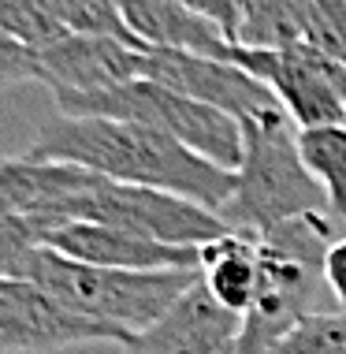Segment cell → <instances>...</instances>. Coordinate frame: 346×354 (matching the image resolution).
<instances>
[{
    "label": "cell",
    "mask_w": 346,
    "mask_h": 354,
    "mask_svg": "<svg viewBox=\"0 0 346 354\" xmlns=\"http://www.w3.org/2000/svg\"><path fill=\"white\" fill-rule=\"evenodd\" d=\"M23 280L41 283L56 302L86 321L123 332H142L171 310V302L198 280V272H127L101 269L37 246L23 269Z\"/></svg>",
    "instance_id": "obj_4"
},
{
    "label": "cell",
    "mask_w": 346,
    "mask_h": 354,
    "mask_svg": "<svg viewBox=\"0 0 346 354\" xmlns=\"http://www.w3.org/2000/svg\"><path fill=\"white\" fill-rule=\"evenodd\" d=\"M30 153L82 165L127 187L164 190V194L198 202L213 213H220L235 194V171L205 160L201 153L175 142L164 131H153L146 123H131V120L60 116L49 127H41Z\"/></svg>",
    "instance_id": "obj_1"
},
{
    "label": "cell",
    "mask_w": 346,
    "mask_h": 354,
    "mask_svg": "<svg viewBox=\"0 0 346 354\" xmlns=\"http://www.w3.org/2000/svg\"><path fill=\"white\" fill-rule=\"evenodd\" d=\"M123 332L86 321L34 280H0V354H41L82 343H123Z\"/></svg>",
    "instance_id": "obj_8"
},
{
    "label": "cell",
    "mask_w": 346,
    "mask_h": 354,
    "mask_svg": "<svg viewBox=\"0 0 346 354\" xmlns=\"http://www.w3.org/2000/svg\"><path fill=\"white\" fill-rule=\"evenodd\" d=\"M60 116L86 120V116H101V120H131V123H146L153 131H164L182 146H190L201 153L205 160L238 171L242 165V123L220 109H209L201 101H190L182 93L168 90L160 82L149 79H134L112 90L97 93H52Z\"/></svg>",
    "instance_id": "obj_5"
},
{
    "label": "cell",
    "mask_w": 346,
    "mask_h": 354,
    "mask_svg": "<svg viewBox=\"0 0 346 354\" xmlns=\"http://www.w3.org/2000/svg\"><path fill=\"white\" fill-rule=\"evenodd\" d=\"M182 4L190 12H198L201 19H209L231 45H238V34H242L246 19L253 15L257 0H182Z\"/></svg>",
    "instance_id": "obj_21"
},
{
    "label": "cell",
    "mask_w": 346,
    "mask_h": 354,
    "mask_svg": "<svg viewBox=\"0 0 346 354\" xmlns=\"http://www.w3.org/2000/svg\"><path fill=\"white\" fill-rule=\"evenodd\" d=\"M335 246L331 216L313 213L298 216L272 232L257 235L261 250V280H257V299L242 317V354H265L280 336L294 328L302 317H309L316 291L324 283V261Z\"/></svg>",
    "instance_id": "obj_3"
},
{
    "label": "cell",
    "mask_w": 346,
    "mask_h": 354,
    "mask_svg": "<svg viewBox=\"0 0 346 354\" xmlns=\"http://www.w3.org/2000/svg\"><path fill=\"white\" fill-rule=\"evenodd\" d=\"M324 283H328L335 306L346 310V239H335V246L328 250V261H324Z\"/></svg>",
    "instance_id": "obj_23"
},
{
    "label": "cell",
    "mask_w": 346,
    "mask_h": 354,
    "mask_svg": "<svg viewBox=\"0 0 346 354\" xmlns=\"http://www.w3.org/2000/svg\"><path fill=\"white\" fill-rule=\"evenodd\" d=\"M23 82H37V49L0 30V93Z\"/></svg>",
    "instance_id": "obj_22"
},
{
    "label": "cell",
    "mask_w": 346,
    "mask_h": 354,
    "mask_svg": "<svg viewBox=\"0 0 346 354\" xmlns=\"http://www.w3.org/2000/svg\"><path fill=\"white\" fill-rule=\"evenodd\" d=\"M146 49L101 34H64L37 49V82L52 93H97L142 79Z\"/></svg>",
    "instance_id": "obj_12"
},
{
    "label": "cell",
    "mask_w": 346,
    "mask_h": 354,
    "mask_svg": "<svg viewBox=\"0 0 346 354\" xmlns=\"http://www.w3.org/2000/svg\"><path fill=\"white\" fill-rule=\"evenodd\" d=\"M328 213V190L316 183L298 149V127L283 109L242 120V165L235 171V194L220 209L231 232L265 235L298 216Z\"/></svg>",
    "instance_id": "obj_2"
},
{
    "label": "cell",
    "mask_w": 346,
    "mask_h": 354,
    "mask_svg": "<svg viewBox=\"0 0 346 354\" xmlns=\"http://www.w3.org/2000/svg\"><path fill=\"white\" fill-rule=\"evenodd\" d=\"M343 224H346V213H343Z\"/></svg>",
    "instance_id": "obj_25"
},
{
    "label": "cell",
    "mask_w": 346,
    "mask_h": 354,
    "mask_svg": "<svg viewBox=\"0 0 346 354\" xmlns=\"http://www.w3.org/2000/svg\"><path fill=\"white\" fill-rule=\"evenodd\" d=\"M0 30L26 41L30 49H45L64 37V26L49 12V0H0Z\"/></svg>",
    "instance_id": "obj_20"
},
{
    "label": "cell",
    "mask_w": 346,
    "mask_h": 354,
    "mask_svg": "<svg viewBox=\"0 0 346 354\" xmlns=\"http://www.w3.org/2000/svg\"><path fill=\"white\" fill-rule=\"evenodd\" d=\"M231 64L261 79L298 131L346 123V68L309 49L231 45Z\"/></svg>",
    "instance_id": "obj_7"
},
{
    "label": "cell",
    "mask_w": 346,
    "mask_h": 354,
    "mask_svg": "<svg viewBox=\"0 0 346 354\" xmlns=\"http://www.w3.org/2000/svg\"><path fill=\"white\" fill-rule=\"evenodd\" d=\"M238 336H242V317L224 310L198 276L171 302L164 317L142 332H131L119 347L123 354H220L238 347Z\"/></svg>",
    "instance_id": "obj_10"
},
{
    "label": "cell",
    "mask_w": 346,
    "mask_h": 354,
    "mask_svg": "<svg viewBox=\"0 0 346 354\" xmlns=\"http://www.w3.org/2000/svg\"><path fill=\"white\" fill-rule=\"evenodd\" d=\"M82 165L34 157H0V220L8 216H41L56 220V205L86 179Z\"/></svg>",
    "instance_id": "obj_14"
},
{
    "label": "cell",
    "mask_w": 346,
    "mask_h": 354,
    "mask_svg": "<svg viewBox=\"0 0 346 354\" xmlns=\"http://www.w3.org/2000/svg\"><path fill=\"white\" fill-rule=\"evenodd\" d=\"M60 227L56 220L41 216H8L0 220V280H23V269L37 246H45V235Z\"/></svg>",
    "instance_id": "obj_19"
},
{
    "label": "cell",
    "mask_w": 346,
    "mask_h": 354,
    "mask_svg": "<svg viewBox=\"0 0 346 354\" xmlns=\"http://www.w3.org/2000/svg\"><path fill=\"white\" fill-rule=\"evenodd\" d=\"M67 220L119 227V232L175 246H209L231 235L227 220L213 209L164 194V190L115 183V179H104L97 171H86L82 183L56 205V224H67Z\"/></svg>",
    "instance_id": "obj_6"
},
{
    "label": "cell",
    "mask_w": 346,
    "mask_h": 354,
    "mask_svg": "<svg viewBox=\"0 0 346 354\" xmlns=\"http://www.w3.org/2000/svg\"><path fill=\"white\" fill-rule=\"evenodd\" d=\"M52 19L64 26V34H101V37H119L138 49H149L131 34V26L123 23L115 0H49Z\"/></svg>",
    "instance_id": "obj_17"
},
{
    "label": "cell",
    "mask_w": 346,
    "mask_h": 354,
    "mask_svg": "<svg viewBox=\"0 0 346 354\" xmlns=\"http://www.w3.org/2000/svg\"><path fill=\"white\" fill-rule=\"evenodd\" d=\"M298 149H302L305 168L316 176V183L328 190L331 216H343L346 213V123L298 131Z\"/></svg>",
    "instance_id": "obj_16"
},
{
    "label": "cell",
    "mask_w": 346,
    "mask_h": 354,
    "mask_svg": "<svg viewBox=\"0 0 346 354\" xmlns=\"http://www.w3.org/2000/svg\"><path fill=\"white\" fill-rule=\"evenodd\" d=\"M220 354H242V351H238V347H227V351H220Z\"/></svg>",
    "instance_id": "obj_24"
},
{
    "label": "cell",
    "mask_w": 346,
    "mask_h": 354,
    "mask_svg": "<svg viewBox=\"0 0 346 354\" xmlns=\"http://www.w3.org/2000/svg\"><path fill=\"white\" fill-rule=\"evenodd\" d=\"M265 354H346V310L309 313Z\"/></svg>",
    "instance_id": "obj_18"
},
{
    "label": "cell",
    "mask_w": 346,
    "mask_h": 354,
    "mask_svg": "<svg viewBox=\"0 0 346 354\" xmlns=\"http://www.w3.org/2000/svg\"><path fill=\"white\" fill-rule=\"evenodd\" d=\"M45 246L64 257L101 269H127V272H201V246L157 243L146 235H131L104 224H67L45 235Z\"/></svg>",
    "instance_id": "obj_11"
},
{
    "label": "cell",
    "mask_w": 346,
    "mask_h": 354,
    "mask_svg": "<svg viewBox=\"0 0 346 354\" xmlns=\"http://www.w3.org/2000/svg\"><path fill=\"white\" fill-rule=\"evenodd\" d=\"M142 79L160 82L168 90L182 93V97L209 104V109L227 112L238 123L257 116V112L283 109L261 79H253L249 71H242L231 60H216V56H198V53H179V49H146Z\"/></svg>",
    "instance_id": "obj_9"
},
{
    "label": "cell",
    "mask_w": 346,
    "mask_h": 354,
    "mask_svg": "<svg viewBox=\"0 0 346 354\" xmlns=\"http://www.w3.org/2000/svg\"><path fill=\"white\" fill-rule=\"evenodd\" d=\"M201 280L213 291V299L224 310L246 317L257 299V280H261V250L257 235L231 232L216 243L201 246Z\"/></svg>",
    "instance_id": "obj_15"
},
{
    "label": "cell",
    "mask_w": 346,
    "mask_h": 354,
    "mask_svg": "<svg viewBox=\"0 0 346 354\" xmlns=\"http://www.w3.org/2000/svg\"><path fill=\"white\" fill-rule=\"evenodd\" d=\"M131 34L149 49H179L231 60V41L182 0H115Z\"/></svg>",
    "instance_id": "obj_13"
}]
</instances>
